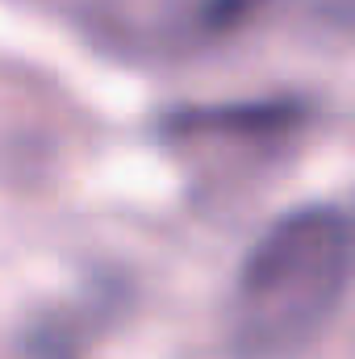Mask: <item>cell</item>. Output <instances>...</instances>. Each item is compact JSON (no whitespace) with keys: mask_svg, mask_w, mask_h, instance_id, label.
<instances>
[{"mask_svg":"<svg viewBox=\"0 0 355 359\" xmlns=\"http://www.w3.org/2000/svg\"><path fill=\"white\" fill-rule=\"evenodd\" d=\"M351 276V226L330 205L280 217L251 247L234 288V343L251 359L309 347L343 305Z\"/></svg>","mask_w":355,"mask_h":359,"instance_id":"cell-1","label":"cell"}]
</instances>
